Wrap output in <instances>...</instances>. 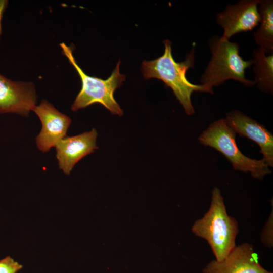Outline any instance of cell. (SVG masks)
<instances>
[{"instance_id":"1","label":"cell","mask_w":273,"mask_h":273,"mask_svg":"<svg viewBox=\"0 0 273 273\" xmlns=\"http://www.w3.org/2000/svg\"><path fill=\"white\" fill-rule=\"evenodd\" d=\"M163 43V55L153 60H144L141 65V72L146 79L154 78L162 80L172 89L186 113L193 115L195 110L191 102L192 94L194 92L209 93L203 85L193 84L186 77L188 70L195 66V49L193 48L187 54L183 61L177 62L172 56L171 42L166 39Z\"/></svg>"},{"instance_id":"2","label":"cell","mask_w":273,"mask_h":273,"mask_svg":"<svg viewBox=\"0 0 273 273\" xmlns=\"http://www.w3.org/2000/svg\"><path fill=\"white\" fill-rule=\"evenodd\" d=\"M192 231L196 236L207 241L217 261L223 259L236 247L238 224L228 215L218 188L212 190L208 210L194 222Z\"/></svg>"},{"instance_id":"3","label":"cell","mask_w":273,"mask_h":273,"mask_svg":"<svg viewBox=\"0 0 273 273\" xmlns=\"http://www.w3.org/2000/svg\"><path fill=\"white\" fill-rule=\"evenodd\" d=\"M211 57L200 78V81L213 94V87L228 80H234L247 86L255 84L245 76V70L253 63V60H245L240 54L238 43L231 42L215 35L208 42Z\"/></svg>"},{"instance_id":"4","label":"cell","mask_w":273,"mask_h":273,"mask_svg":"<svg viewBox=\"0 0 273 273\" xmlns=\"http://www.w3.org/2000/svg\"><path fill=\"white\" fill-rule=\"evenodd\" d=\"M60 46L62 53L76 70L81 81V89L71 106V110L76 111L94 104L104 106L112 114L122 116L123 111L114 97L115 90L119 87L125 80V76L120 74V60L107 79H102L86 74L78 65L72 53V47L62 42Z\"/></svg>"},{"instance_id":"5","label":"cell","mask_w":273,"mask_h":273,"mask_svg":"<svg viewBox=\"0 0 273 273\" xmlns=\"http://www.w3.org/2000/svg\"><path fill=\"white\" fill-rule=\"evenodd\" d=\"M236 133L224 119L211 123L199 137V142L222 153L235 170L249 172L255 178L261 180L271 173V170L262 159H251L244 155L236 143Z\"/></svg>"},{"instance_id":"6","label":"cell","mask_w":273,"mask_h":273,"mask_svg":"<svg viewBox=\"0 0 273 273\" xmlns=\"http://www.w3.org/2000/svg\"><path fill=\"white\" fill-rule=\"evenodd\" d=\"M260 0H242L229 4L217 14L216 23L222 28L221 37L230 40L233 35L252 31L260 21L258 4Z\"/></svg>"},{"instance_id":"7","label":"cell","mask_w":273,"mask_h":273,"mask_svg":"<svg viewBox=\"0 0 273 273\" xmlns=\"http://www.w3.org/2000/svg\"><path fill=\"white\" fill-rule=\"evenodd\" d=\"M36 102L34 83L14 81L0 74V114L12 113L27 117Z\"/></svg>"},{"instance_id":"8","label":"cell","mask_w":273,"mask_h":273,"mask_svg":"<svg viewBox=\"0 0 273 273\" xmlns=\"http://www.w3.org/2000/svg\"><path fill=\"white\" fill-rule=\"evenodd\" d=\"M33 111L42 124L41 131L36 138L37 147L42 152H47L66 136L71 120L45 100L36 105Z\"/></svg>"},{"instance_id":"9","label":"cell","mask_w":273,"mask_h":273,"mask_svg":"<svg viewBox=\"0 0 273 273\" xmlns=\"http://www.w3.org/2000/svg\"><path fill=\"white\" fill-rule=\"evenodd\" d=\"M202 273H272L260 263L253 246L244 243L236 247L222 260L209 262Z\"/></svg>"},{"instance_id":"10","label":"cell","mask_w":273,"mask_h":273,"mask_svg":"<svg viewBox=\"0 0 273 273\" xmlns=\"http://www.w3.org/2000/svg\"><path fill=\"white\" fill-rule=\"evenodd\" d=\"M225 120L235 133L258 144L262 159L268 167L273 166V136L264 126L237 110L229 112Z\"/></svg>"},{"instance_id":"11","label":"cell","mask_w":273,"mask_h":273,"mask_svg":"<svg viewBox=\"0 0 273 273\" xmlns=\"http://www.w3.org/2000/svg\"><path fill=\"white\" fill-rule=\"evenodd\" d=\"M97 130L93 129L73 136H65L56 145L59 168L69 175L74 165L82 158L98 149Z\"/></svg>"},{"instance_id":"12","label":"cell","mask_w":273,"mask_h":273,"mask_svg":"<svg viewBox=\"0 0 273 273\" xmlns=\"http://www.w3.org/2000/svg\"><path fill=\"white\" fill-rule=\"evenodd\" d=\"M259 27L254 34L255 43L266 54H273V1L260 0Z\"/></svg>"},{"instance_id":"13","label":"cell","mask_w":273,"mask_h":273,"mask_svg":"<svg viewBox=\"0 0 273 273\" xmlns=\"http://www.w3.org/2000/svg\"><path fill=\"white\" fill-rule=\"evenodd\" d=\"M254 82L261 91L272 94L273 92V54H266L260 48L252 53Z\"/></svg>"},{"instance_id":"14","label":"cell","mask_w":273,"mask_h":273,"mask_svg":"<svg viewBox=\"0 0 273 273\" xmlns=\"http://www.w3.org/2000/svg\"><path fill=\"white\" fill-rule=\"evenodd\" d=\"M22 266L10 256L0 261V273H16Z\"/></svg>"},{"instance_id":"15","label":"cell","mask_w":273,"mask_h":273,"mask_svg":"<svg viewBox=\"0 0 273 273\" xmlns=\"http://www.w3.org/2000/svg\"><path fill=\"white\" fill-rule=\"evenodd\" d=\"M272 209L271 213L265 225V226L261 234V240L262 243L266 246L272 247V223H273V214Z\"/></svg>"},{"instance_id":"16","label":"cell","mask_w":273,"mask_h":273,"mask_svg":"<svg viewBox=\"0 0 273 273\" xmlns=\"http://www.w3.org/2000/svg\"><path fill=\"white\" fill-rule=\"evenodd\" d=\"M8 1L0 0V38L2 33V21L4 14L8 7Z\"/></svg>"}]
</instances>
